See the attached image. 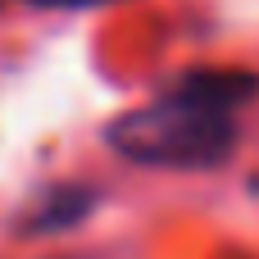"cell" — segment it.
I'll return each instance as SVG.
<instances>
[{"mask_svg":"<svg viewBox=\"0 0 259 259\" xmlns=\"http://www.w3.org/2000/svg\"><path fill=\"white\" fill-rule=\"evenodd\" d=\"M259 91L241 68H200L105 127L109 150L146 168H214L237 141V109Z\"/></svg>","mask_w":259,"mask_h":259,"instance_id":"1","label":"cell"},{"mask_svg":"<svg viewBox=\"0 0 259 259\" xmlns=\"http://www.w3.org/2000/svg\"><path fill=\"white\" fill-rule=\"evenodd\" d=\"M87 191H73V187H59V191H50L27 219H23V228L27 232H55V228H64V223H77L82 214H87Z\"/></svg>","mask_w":259,"mask_h":259,"instance_id":"2","label":"cell"},{"mask_svg":"<svg viewBox=\"0 0 259 259\" xmlns=\"http://www.w3.org/2000/svg\"><path fill=\"white\" fill-rule=\"evenodd\" d=\"M27 5H46V9H82V5H100V0H27Z\"/></svg>","mask_w":259,"mask_h":259,"instance_id":"3","label":"cell"}]
</instances>
